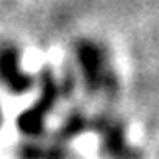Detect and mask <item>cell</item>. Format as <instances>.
Returning a JSON list of instances; mask_svg holds the SVG:
<instances>
[{
    "label": "cell",
    "instance_id": "6da1fadb",
    "mask_svg": "<svg viewBox=\"0 0 159 159\" xmlns=\"http://www.w3.org/2000/svg\"><path fill=\"white\" fill-rule=\"evenodd\" d=\"M0 76L4 78V82H6L12 89H16V92L26 89L28 84H30L28 78L24 76V74H20L16 54H14V50H10V48H4L2 52H0Z\"/></svg>",
    "mask_w": 159,
    "mask_h": 159
}]
</instances>
